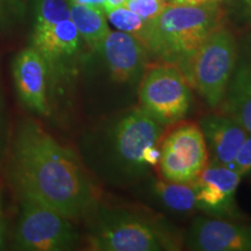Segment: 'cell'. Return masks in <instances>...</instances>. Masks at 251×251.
I'll use <instances>...</instances> for the list:
<instances>
[{
    "instance_id": "6da1fadb",
    "label": "cell",
    "mask_w": 251,
    "mask_h": 251,
    "mask_svg": "<svg viewBox=\"0 0 251 251\" xmlns=\"http://www.w3.org/2000/svg\"><path fill=\"white\" fill-rule=\"evenodd\" d=\"M5 162L17 196L37 200L72 221L87 220L98 206V187L79 157L33 119L15 127Z\"/></svg>"
},
{
    "instance_id": "7a4b0ae2",
    "label": "cell",
    "mask_w": 251,
    "mask_h": 251,
    "mask_svg": "<svg viewBox=\"0 0 251 251\" xmlns=\"http://www.w3.org/2000/svg\"><path fill=\"white\" fill-rule=\"evenodd\" d=\"M163 134L164 127L141 108L126 111L93 135L91 164L106 183L133 185L158 164Z\"/></svg>"
},
{
    "instance_id": "3957f363",
    "label": "cell",
    "mask_w": 251,
    "mask_h": 251,
    "mask_svg": "<svg viewBox=\"0 0 251 251\" xmlns=\"http://www.w3.org/2000/svg\"><path fill=\"white\" fill-rule=\"evenodd\" d=\"M87 221V250L174 251L184 247V237L162 216L142 207L108 206L99 201Z\"/></svg>"
},
{
    "instance_id": "277c9868",
    "label": "cell",
    "mask_w": 251,
    "mask_h": 251,
    "mask_svg": "<svg viewBox=\"0 0 251 251\" xmlns=\"http://www.w3.org/2000/svg\"><path fill=\"white\" fill-rule=\"evenodd\" d=\"M224 23L221 4L193 6L168 2L158 17L146 24L139 40L149 55L157 61L177 65L185 76L197 50Z\"/></svg>"
},
{
    "instance_id": "5b68a950",
    "label": "cell",
    "mask_w": 251,
    "mask_h": 251,
    "mask_svg": "<svg viewBox=\"0 0 251 251\" xmlns=\"http://www.w3.org/2000/svg\"><path fill=\"white\" fill-rule=\"evenodd\" d=\"M237 65L234 34L221 26L207 37L188 63L185 77L211 108H219Z\"/></svg>"
},
{
    "instance_id": "8992f818",
    "label": "cell",
    "mask_w": 251,
    "mask_h": 251,
    "mask_svg": "<svg viewBox=\"0 0 251 251\" xmlns=\"http://www.w3.org/2000/svg\"><path fill=\"white\" fill-rule=\"evenodd\" d=\"M19 214L12 247L19 251H68L76 249L80 235L74 221L45 203L17 196Z\"/></svg>"
},
{
    "instance_id": "52a82bcc",
    "label": "cell",
    "mask_w": 251,
    "mask_h": 251,
    "mask_svg": "<svg viewBox=\"0 0 251 251\" xmlns=\"http://www.w3.org/2000/svg\"><path fill=\"white\" fill-rule=\"evenodd\" d=\"M140 108L163 127L186 117L192 89L177 65L162 61L148 63L140 79Z\"/></svg>"
},
{
    "instance_id": "ba28073f",
    "label": "cell",
    "mask_w": 251,
    "mask_h": 251,
    "mask_svg": "<svg viewBox=\"0 0 251 251\" xmlns=\"http://www.w3.org/2000/svg\"><path fill=\"white\" fill-rule=\"evenodd\" d=\"M159 170L171 181H192L208 163L205 137L199 125L180 122L159 142Z\"/></svg>"
},
{
    "instance_id": "9c48e42d",
    "label": "cell",
    "mask_w": 251,
    "mask_h": 251,
    "mask_svg": "<svg viewBox=\"0 0 251 251\" xmlns=\"http://www.w3.org/2000/svg\"><path fill=\"white\" fill-rule=\"evenodd\" d=\"M241 176L234 169L208 162L192 180L196 188L197 208L213 218L237 216L236 192Z\"/></svg>"
},
{
    "instance_id": "30bf717a",
    "label": "cell",
    "mask_w": 251,
    "mask_h": 251,
    "mask_svg": "<svg viewBox=\"0 0 251 251\" xmlns=\"http://www.w3.org/2000/svg\"><path fill=\"white\" fill-rule=\"evenodd\" d=\"M184 247L193 251H251V224L198 216L184 237Z\"/></svg>"
},
{
    "instance_id": "8fae6325",
    "label": "cell",
    "mask_w": 251,
    "mask_h": 251,
    "mask_svg": "<svg viewBox=\"0 0 251 251\" xmlns=\"http://www.w3.org/2000/svg\"><path fill=\"white\" fill-rule=\"evenodd\" d=\"M12 76L18 99L25 107L41 117L49 115L50 74L48 65L40 52L31 46L21 49L12 63Z\"/></svg>"
},
{
    "instance_id": "7c38bea8",
    "label": "cell",
    "mask_w": 251,
    "mask_h": 251,
    "mask_svg": "<svg viewBox=\"0 0 251 251\" xmlns=\"http://www.w3.org/2000/svg\"><path fill=\"white\" fill-rule=\"evenodd\" d=\"M105 61L112 79L136 84L149 63V52L136 36L125 31H109L96 49Z\"/></svg>"
},
{
    "instance_id": "4fadbf2b",
    "label": "cell",
    "mask_w": 251,
    "mask_h": 251,
    "mask_svg": "<svg viewBox=\"0 0 251 251\" xmlns=\"http://www.w3.org/2000/svg\"><path fill=\"white\" fill-rule=\"evenodd\" d=\"M81 41L74 23L64 20L45 29L31 31L29 46L45 58L50 76L58 77L74 69Z\"/></svg>"
},
{
    "instance_id": "5bb4252c",
    "label": "cell",
    "mask_w": 251,
    "mask_h": 251,
    "mask_svg": "<svg viewBox=\"0 0 251 251\" xmlns=\"http://www.w3.org/2000/svg\"><path fill=\"white\" fill-rule=\"evenodd\" d=\"M198 125L205 137L208 162L233 169L235 157L249 135L248 131L224 113L203 115Z\"/></svg>"
},
{
    "instance_id": "9a60e30c",
    "label": "cell",
    "mask_w": 251,
    "mask_h": 251,
    "mask_svg": "<svg viewBox=\"0 0 251 251\" xmlns=\"http://www.w3.org/2000/svg\"><path fill=\"white\" fill-rule=\"evenodd\" d=\"M221 111L251 134V61L241 59L221 103Z\"/></svg>"
},
{
    "instance_id": "2e32d148",
    "label": "cell",
    "mask_w": 251,
    "mask_h": 251,
    "mask_svg": "<svg viewBox=\"0 0 251 251\" xmlns=\"http://www.w3.org/2000/svg\"><path fill=\"white\" fill-rule=\"evenodd\" d=\"M70 20L76 26L81 40L96 50L109 33L105 12L100 8L70 2Z\"/></svg>"
},
{
    "instance_id": "e0dca14e",
    "label": "cell",
    "mask_w": 251,
    "mask_h": 251,
    "mask_svg": "<svg viewBox=\"0 0 251 251\" xmlns=\"http://www.w3.org/2000/svg\"><path fill=\"white\" fill-rule=\"evenodd\" d=\"M153 196L169 211L190 214L197 208L196 188L192 181H171L158 179L153 183Z\"/></svg>"
},
{
    "instance_id": "ac0fdd59",
    "label": "cell",
    "mask_w": 251,
    "mask_h": 251,
    "mask_svg": "<svg viewBox=\"0 0 251 251\" xmlns=\"http://www.w3.org/2000/svg\"><path fill=\"white\" fill-rule=\"evenodd\" d=\"M33 30L45 29L64 20H70L69 0H31Z\"/></svg>"
},
{
    "instance_id": "d6986e66",
    "label": "cell",
    "mask_w": 251,
    "mask_h": 251,
    "mask_svg": "<svg viewBox=\"0 0 251 251\" xmlns=\"http://www.w3.org/2000/svg\"><path fill=\"white\" fill-rule=\"evenodd\" d=\"M27 17V6L23 0H0V35L18 29Z\"/></svg>"
},
{
    "instance_id": "ffe728a7",
    "label": "cell",
    "mask_w": 251,
    "mask_h": 251,
    "mask_svg": "<svg viewBox=\"0 0 251 251\" xmlns=\"http://www.w3.org/2000/svg\"><path fill=\"white\" fill-rule=\"evenodd\" d=\"M105 14L109 23L118 30L131 34V35L136 36L137 39H139L147 24L142 18L135 14L126 6H118V7L109 9Z\"/></svg>"
},
{
    "instance_id": "44dd1931",
    "label": "cell",
    "mask_w": 251,
    "mask_h": 251,
    "mask_svg": "<svg viewBox=\"0 0 251 251\" xmlns=\"http://www.w3.org/2000/svg\"><path fill=\"white\" fill-rule=\"evenodd\" d=\"M12 137H13V130L11 126V117H9L1 76H0V165L5 163L7 158Z\"/></svg>"
},
{
    "instance_id": "7402d4cb",
    "label": "cell",
    "mask_w": 251,
    "mask_h": 251,
    "mask_svg": "<svg viewBox=\"0 0 251 251\" xmlns=\"http://www.w3.org/2000/svg\"><path fill=\"white\" fill-rule=\"evenodd\" d=\"M168 2L163 0H126L124 6L148 23L158 17Z\"/></svg>"
},
{
    "instance_id": "603a6c76",
    "label": "cell",
    "mask_w": 251,
    "mask_h": 251,
    "mask_svg": "<svg viewBox=\"0 0 251 251\" xmlns=\"http://www.w3.org/2000/svg\"><path fill=\"white\" fill-rule=\"evenodd\" d=\"M233 169L241 177L251 175V134L248 135L242 147L238 150Z\"/></svg>"
},
{
    "instance_id": "cb8c5ba5",
    "label": "cell",
    "mask_w": 251,
    "mask_h": 251,
    "mask_svg": "<svg viewBox=\"0 0 251 251\" xmlns=\"http://www.w3.org/2000/svg\"><path fill=\"white\" fill-rule=\"evenodd\" d=\"M169 2H170V4H177V5L201 6V5L221 4L222 0H169Z\"/></svg>"
},
{
    "instance_id": "d4e9b609",
    "label": "cell",
    "mask_w": 251,
    "mask_h": 251,
    "mask_svg": "<svg viewBox=\"0 0 251 251\" xmlns=\"http://www.w3.org/2000/svg\"><path fill=\"white\" fill-rule=\"evenodd\" d=\"M7 236V226H6V220L2 213V207L0 208V250L4 249L6 246V237Z\"/></svg>"
},
{
    "instance_id": "484cf974",
    "label": "cell",
    "mask_w": 251,
    "mask_h": 251,
    "mask_svg": "<svg viewBox=\"0 0 251 251\" xmlns=\"http://www.w3.org/2000/svg\"><path fill=\"white\" fill-rule=\"evenodd\" d=\"M69 2H72V4L91 6V7L102 9V11H103V6H105V0H69Z\"/></svg>"
},
{
    "instance_id": "4316f807",
    "label": "cell",
    "mask_w": 251,
    "mask_h": 251,
    "mask_svg": "<svg viewBox=\"0 0 251 251\" xmlns=\"http://www.w3.org/2000/svg\"><path fill=\"white\" fill-rule=\"evenodd\" d=\"M242 14L248 19H251V0H237Z\"/></svg>"
},
{
    "instance_id": "83f0119b",
    "label": "cell",
    "mask_w": 251,
    "mask_h": 251,
    "mask_svg": "<svg viewBox=\"0 0 251 251\" xmlns=\"http://www.w3.org/2000/svg\"><path fill=\"white\" fill-rule=\"evenodd\" d=\"M126 0H105V6H103V11L105 13L109 9L118 7V6H124Z\"/></svg>"
},
{
    "instance_id": "f1b7e54d",
    "label": "cell",
    "mask_w": 251,
    "mask_h": 251,
    "mask_svg": "<svg viewBox=\"0 0 251 251\" xmlns=\"http://www.w3.org/2000/svg\"><path fill=\"white\" fill-rule=\"evenodd\" d=\"M2 207V199H1V191H0V208Z\"/></svg>"
},
{
    "instance_id": "f546056e",
    "label": "cell",
    "mask_w": 251,
    "mask_h": 251,
    "mask_svg": "<svg viewBox=\"0 0 251 251\" xmlns=\"http://www.w3.org/2000/svg\"><path fill=\"white\" fill-rule=\"evenodd\" d=\"M163 1H166V2H169V0H163Z\"/></svg>"
}]
</instances>
